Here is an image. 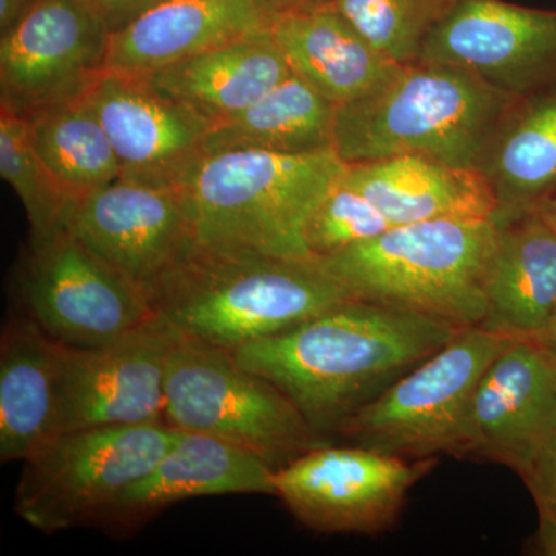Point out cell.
<instances>
[{
  "label": "cell",
  "mask_w": 556,
  "mask_h": 556,
  "mask_svg": "<svg viewBox=\"0 0 556 556\" xmlns=\"http://www.w3.org/2000/svg\"><path fill=\"white\" fill-rule=\"evenodd\" d=\"M533 214L540 215V217L543 218L556 233V199L548 201V203L543 204L541 207H538Z\"/></svg>",
  "instance_id": "cell-35"
},
{
  "label": "cell",
  "mask_w": 556,
  "mask_h": 556,
  "mask_svg": "<svg viewBox=\"0 0 556 556\" xmlns=\"http://www.w3.org/2000/svg\"><path fill=\"white\" fill-rule=\"evenodd\" d=\"M179 334L156 316L97 348H64L61 431L164 422L166 376Z\"/></svg>",
  "instance_id": "cell-12"
},
{
  "label": "cell",
  "mask_w": 556,
  "mask_h": 556,
  "mask_svg": "<svg viewBox=\"0 0 556 556\" xmlns=\"http://www.w3.org/2000/svg\"><path fill=\"white\" fill-rule=\"evenodd\" d=\"M62 343L22 311L0 336V463L25 460L60 437Z\"/></svg>",
  "instance_id": "cell-18"
},
{
  "label": "cell",
  "mask_w": 556,
  "mask_h": 556,
  "mask_svg": "<svg viewBox=\"0 0 556 556\" xmlns=\"http://www.w3.org/2000/svg\"><path fill=\"white\" fill-rule=\"evenodd\" d=\"M464 328L350 299L298 327L232 351L332 442L340 427Z\"/></svg>",
  "instance_id": "cell-1"
},
{
  "label": "cell",
  "mask_w": 556,
  "mask_h": 556,
  "mask_svg": "<svg viewBox=\"0 0 556 556\" xmlns=\"http://www.w3.org/2000/svg\"><path fill=\"white\" fill-rule=\"evenodd\" d=\"M532 339L540 342L541 345L546 348L548 353L556 358V308L554 309V313L551 314V317H548L546 327L543 328V331H541L536 338Z\"/></svg>",
  "instance_id": "cell-34"
},
{
  "label": "cell",
  "mask_w": 556,
  "mask_h": 556,
  "mask_svg": "<svg viewBox=\"0 0 556 556\" xmlns=\"http://www.w3.org/2000/svg\"><path fill=\"white\" fill-rule=\"evenodd\" d=\"M164 422L239 445L281 468L327 444L273 382L230 351L179 334L166 376Z\"/></svg>",
  "instance_id": "cell-7"
},
{
  "label": "cell",
  "mask_w": 556,
  "mask_h": 556,
  "mask_svg": "<svg viewBox=\"0 0 556 556\" xmlns=\"http://www.w3.org/2000/svg\"><path fill=\"white\" fill-rule=\"evenodd\" d=\"M481 327L536 338L556 308V233L538 214L500 226L485 277Z\"/></svg>",
  "instance_id": "cell-24"
},
{
  "label": "cell",
  "mask_w": 556,
  "mask_h": 556,
  "mask_svg": "<svg viewBox=\"0 0 556 556\" xmlns=\"http://www.w3.org/2000/svg\"><path fill=\"white\" fill-rule=\"evenodd\" d=\"M80 2L104 22L110 33H115L160 0H80Z\"/></svg>",
  "instance_id": "cell-31"
},
{
  "label": "cell",
  "mask_w": 556,
  "mask_h": 556,
  "mask_svg": "<svg viewBox=\"0 0 556 556\" xmlns=\"http://www.w3.org/2000/svg\"><path fill=\"white\" fill-rule=\"evenodd\" d=\"M345 169L332 149L300 155L249 149L207 153L185 190L197 244L314 260L306 226Z\"/></svg>",
  "instance_id": "cell-5"
},
{
  "label": "cell",
  "mask_w": 556,
  "mask_h": 556,
  "mask_svg": "<svg viewBox=\"0 0 556 556\" xmlns=\"http://www.w3.org/2000/svg\"><path fill=\"white\" fill-rule=\"evenodd\" d=\"M0 175L20 197L30 232L64 225L75 201L39 159L24 116L0 109Z\"/></svg>",
  "instance_id": "cell-27"
},
{
  "label": "cell",
  "mask_w": 556,
  "mask_h": 556,
  "mask_svg": "<svg viewBox=\"0 0 556 556\" xmlns=\"http://www.w3.org/2000/svg\"><path fill=\"white\" fill-rule=\"evenodd\" d=\"M263 16L268 20L287 16V14L302 13V11L317 10L321 7L332 5L336 0H255Z\"/></svg>",
  "instance_id": "cell-32"
},
{
  "label": "cell",
  "mask_w": 556,
  "mask_h": 556,
  "mask_svg": "<svg viewBox=\"0 0 556 556\" xmlns=\"http://www.w3.org/2000/svg\"><path fill=\"white\" fill-rule=\"evenodd\" d=\"M64 225L142 291L197 247L186 192L123 178L76 201Z\"/></svg>",
  "instance_id": "cell-15"
},
{
  "label": "cell",
  "mask_w": 556,
  "mask_h": 556,
  "mask_svg": "<svg viewBox=\"0 0 556 556\" xmlns=\"http://www.w3.org/2000/svg\"><path fill=\"white\" fill-rule=\"evenodd\" d=\"M522 481L538 508V551L556 556V438L540 453Z\"/></svg>",
  "instance_id": "cell-30"
},
{
  "label": "cell",
  "mask_w": 556,
  "mask_h": 556,
  "mask_svg": "<svg viewBox=\"0 0 556 556\" xmlns=\"http://www.w3.org/2000/svg\"><path fill=\"white\" fill-rule=\"evenodd\" d=\"M38 0H0V36L24 20Z\"/></svg>",
  "instance_id": "cell-33"
},
{
  "label": "cell",
  "mask_w": 556,
  "mask_h": 556,
  "mask_svg": "<svg viewBox=\"0 0 556 556\" xmlns=\"http://www.w3.org/2000/svg\"><path fill=\"white\" fill-rule=\"evenodd\" d=\"M438 460L327 442L276 470V496L314 532L376 536L396 525L409 490Z\"/></svg>",
  "instance_id": "cell-10"
},
{
  "label": "cell",
  "mask_w": 556,
  "mask_h": 556,
  "mask_svg": "<svg viewBox=\"0 0 556 556\" xmlns=\"http://www.w3.org/2000/svg\"><path fill=\"white\" fill-rule=\"evenodd\" d=\"M255 0H160L110 35V72L148 76L268 27Z\"/></svg>",
  "instance_id": "cell-20"
},
{
  "label": "cell",
  "mask_w": 556,
  "mask_h": 556,
  "mask_svg": "<svg viewBox=\"0 0 556 556\" xmlns=\"http://www.w3.org/2000/svg\"><path fill=\"white\" fill-rule=\"evenodd\" d=\"M33 148L73 201L121 178L115 150L86 98L27 116Z\"/></svg>",
  "instance_id": "cell-26"
},
{
  "label": "cell",
  "mask_w": 556,
  "mask_h": 556,
  "mask_svg": "<svg viewBox=\"0 0 556 556\" xmlns=\"http://www.w3.org/2000/svg\"><path fill=\"white\" fill-rule=\"evenodd\" d=\"M497 232L493 219L412 223L316 262L351 299L481 327Z\"/></svg>",
  "instance_id": "cell-4"
},
{
  "label": "cell",
  "mask_w": 556,
  "mask_h": 556,
  "mask_svg": "<svg viewBox=\"0 0 556 556\" xmlns=\"http://www.w3.org/2000/svg\"><path fill=\"white\" fill-rule=\"evenodd\" d=\"M390 228V219L340 177L311 215L306 244L314 260L327 258L376 239Z\"/></svg>",
  "instance_id": "cell-29"
},
{
  "label": "cell",
  "mask_w": 556,
  "mask_h": 556,
  "mask_svg": "<svg viewBox=\"0 0 556 556\" xmlns=\"http://www.w3.org/2000/svg\"><path fill=\"white\" fill-rule=\"evenodd\" d=\"M223 495L276 496V468L223 439L179 430L155 467L127 486L93 527L127 536L175 504Z\"/></svg>",
  "instance_id": "cell-17"
},
{
  "label": "cell",
  "mask_w": 556,
  "mask_h": 556,
  "mask_svg": "<svg viewBox=\"0 0 556 556\" xmlns=\"http://www.w3.org/2000/svg\"><path fill=\"white\" fill-rule=\"evenodd\" d=\"M452 0H336L332 5L399 65L419 61L424 42Z\"/></svg>",
  "instance_id": "cell-28"
},
{
  "label": "cell",
  "mask_w": 556,
  "mask_h": 556,
  "mask_svg": "<svg viewBox=\"0 0 556 556\" xmlns=\"http://www.w3.org/2000/svg\"><path fill=\"white\" fill-rule=\"evenodd\" d=\"M14 308L70 348L115 342L156 317L148 295L62 225L31 233L13 277Z\"/></svg>",
  "instance_id": "cell-9"
},
{
  "label": "cell",
  "mask_w": 556,
  "mask_h": 556,
  "mask_svg": "<svg viewBox=\"0 0 556 556\" xmlns=\"http://www.w3.org/2000/svg\"><path fill=\"white\" fill-rule=\"evenodd\" d=\"M289 67L334 105L367 94L397 67L376 50L334 5L269 21Z\"/></svg>",
  "instance_id": "cell-22"
},
{
  "label": "cell",
  "mask_w": 556,
  "mask_h": 556,
  "mask_svg": "<svg viewBox=\"0 0 556 556\" xmlns=\"http://www.w3.org/2000/svg\"><path fill=\"white\" fill-rule=\"evenodd\" d=\"M348 186L367 197L391 225L434 219H493L495 190L478 167L456 166L426 155L346 164Z\"/></svg>",
  "instance_id": "cell-19"
},
{
  "label": "cell",
  "mask_w": 556,
  "mask_h": 556,
  "mask_svg": "<svg viewBox=\"0 0 556 556\" xmlns=\"http://www.w3.org/2000/svg\"><path fill=\"white\" fill-rule=\"evenodd\" d=\"M519 98L467 70L397 65L367 94L336 108L332 149L346 164L426 155L478 167Z\"/></svg>",
  "instance_id": "cell-3"
},
{
  "label": "cell",
  "mask_w": 556,
  "mask_h": 556,
  "mask_svg": "<svg viewBox=\"0 0 556 556\" xmlns=\"http://www.w3.org/2000/svg\"><path fill=\"white\" fill-rule=\"evenodd\" d=\"M419 61L467 70L517 97L548 89L556 86V10L452 0Z\"/></svg>",
  "instance_id": "cell-13"
},
{
  "label": "cell",
  "mask_w": 556,
  "mask_h": 556,
  "mask_svg": "<svg viewBox=\"0 0 556 556\" xmlns=\"http://www.w3.org/2000/svg\"><path fill=\"white\" fill-rule=\"evenodd\" d=\"M178 431L166 424L65 431L25 460L14 511L47 535L93 527L155 467Z\"/></svg>",
  "instance_id": "cell-8"
},
{
  "label": "cell",
  "mask_w": 556,
  "mask_h": 556,
  "mask_svg": "<svg viewBox=\"0 0 556 556\" xmlns=\"http://www.w3.org/2000/svg\"><path fill=\"white\" fill-rule=\"evenodd\" d=\"M144 292L182 338L230 353L351 299L316 260L200 244Z\"/></svg>",
  "instance_id": "cell-2"
},
{
  "label": "cell",
  "mask_w": 556,
  "mask_h": 556,
  "mask_svg": "<svg viewBox=\"0 0 556 556\" xmlns=\"http://www.w3.org/2000/svg\"><path fill=\"white\" fill-rule=\"evenodd\" d=\"M121 167V178L185 192L207 155L211 123L149 83L105 70L87 91Z\"/></svg>",
  "instance_id": "cell-14"
},
{
  "label": "cell",
  "mask_w": 556,
  "mask_h": 556,
  "mask_svg": "<svg viewBox=\"0 0 556 556\" xmlns=\"http://www.w3.org/2000/svg\"><path fill=\"white\" fill-rule=\"evenodd\" d=\"M556 438V358L532 338H518L485 369L470 416V456L525 477Z\"/></svg>",
  "instance_id": "cell-16"
},
{
  "label": "cell",
  "mask_w": 556,
  "mask_h": 556,
  "mask_svg": "<svg viewBox=\"0 0 556 556\" xmlns=\"http://www.w3.org/2000/svg\"><path fill=\"white\" fill-rule=\"evenodd\" d=\"M478 169L495 190L497 226L556 199V86L519 98Z\"/></svg>",
  "instance_id": "cell-23"
},
{
  "label": "cell",
  "mask_w": 556,
  "mask_h": 556,
  "mask_svg": "<svg viewBox=\"0 0 556 556\" xmlns=\"http://www.w3.org/2000/svg\"><path fill=\"white\" fill-rule=\"evenodd\" d=\"M336 108L291 73L262 100L211 124L207 153L249 149L300 155L332 149Z\"/></svg>",
  "instance_id": "cell-25"
},
{
  "label": "cell",
  "mask_w": 556,
  "mask_h": 556,
  "mask_svg": "<svg viewBox=\"0 0 556 556\" xmlns=\"http://www.w3.org/2000/svg\"><path fill=\"white\" fill-rule=\"evenodd\" d=\"M291 73L268 25L152 73L148 79L161 93L214 124L262 100Z\"/></svg>",
  "instance_id": "cell-21"
},
{
  "label": "cell",
  "mask_w": 556,
  "mask_h": 556,
  "mask_svg": "<svg viewBox=\"0 0 556 556\" xmlns=\"http://www.w3.org/2000/svg\"><path fill=\"white\" fill-rule=\"evenodd\" d=\"M515 339L485 327L460 329L441 350L350 417L332 438L407 457L470 456L468 416L485 369Z\"/></svg>",
  "instance_id": "cell-6"
},
{
  "label": "cell",
  "mask_w": 556,
  "mask_h": 556,
  "mask_svg": "<svg viewBox=\"0 0 556 556\" xmlns=\"http://www.w3.org/2000/svg\"><path fill=\"white\" fill-rule=\"evenodd\" d=\"M110 35L80 0H38L0 36V109L27 118L86 97L105 72Z\"/></svg>",
  "instance_id": "cell-11"
}]
</instances>
